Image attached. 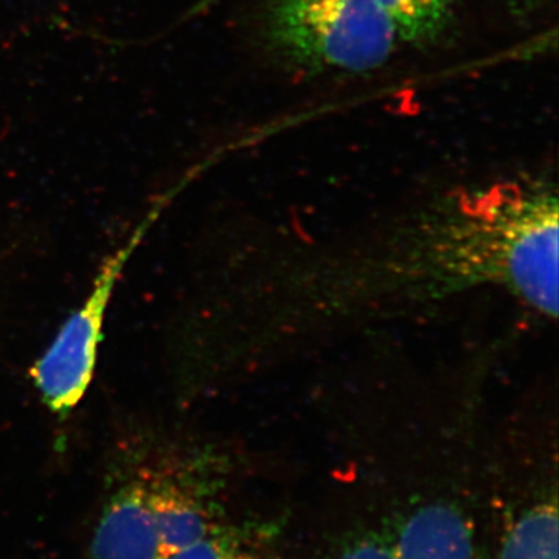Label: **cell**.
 <instances>
[{
	"label": "cell",
	"mask_w": 559,
	"mask_h": 559,
	"mask_svg": "<svg viewBox=\"0 0 559 559\" xmlns=\"http://www.w3.org/2000/svg\"><path fill=\"white\" fill-rule=\"evenodd\" d=\"M557 187L498 180L325 237L275 235L235 286V367L277 369L436 314L503 297L558 318Z\"/></svg>",
	"instance_id": "6da1fadb"
},
{
	"label": "cell",
	"mask_w": 559,
	"mask_h": 559,
	"mask_svg": "<svg viewBox=\"0 0 559 559\" xmlns=\"http://www.w3.org/2000/svg\"><path fill=\"white\" fill-rule=\"evenodd\" d=\"M257 33L272 58L307 73L371 72L399 40L378 0H264Z\"/></svg>",
	"instance_id": "7a4b0ae2"
},
{
	"label": "cell",
	"mask_w": 559,
	"mask_h": 559,
	"mask_svg": "<svg viewBox=\"0 0 559 559\" xmlns=\"http://www.w3.org/2000/svg\"><path fill=\"white\" fill-rule=\"evenodd\" d=\"M157 212L159 210L150 213L134 234L119 249L114 250L108 260L103 261L90 293L66 319L55 340L33 367L32 378L40 400L51 414L60 418L68 417L90 389L114 290L132 253L142 245L146 231L153 226Z\"/></svg>",
	"instance_id": "3957f363"
},
{
	"label": "cell",
	"mask_w": 559,
	"mask_h": 559,
	"mask_svg": "<svg viewBox=\"0 0 559 559\" xmlns=\"http://www.w3.org/2000/svg\"><path fill=\"white\" fill-rule=\"evenodd\" d=\"M390 522L396 559H481L473 521L451 496L417 495Z\"/></svg>",
	"instance_id": "277c9868"
},
{
	"label": "cell",
	"mask_w": 559,
	"mask_h": 559,
	"mask_svg": "<svg viewBox=\"0 0 559 559\" xmlns=\"http://www.w3.org/2000/svg\"><path fill=\"white\" fill-rule=\"evenodd\" d=\"M109 492L91 543V559H167L145 489L114 455Z\"/></svg>",
	"instance_id": "5b68a950"
},
{
	"label": "cell",
	"mask_w": 559,
	"mask_h": 559,
	"mask_svg": "<svg viewBox=\"0 0 559 559\" xmlns=\"http://www.w3.org/2000/svg\"><path fill=\"white\" fill-rule=\"evenodd\" d=\"M555 471L536 479L507 530L499 559H558Z\"/></svg>",
	"instance_id": "8992f818"
},
{
	"label": "cell",
	"mask_w": 559,
	"mask_h": 559,
	"mask_svg": "<svg viewBox=\"0 0 559 559\" xmlns=\"http://www.w3.org/2000/svg\"><path fill=\"white\" fill-rule=\"evenodd\" d=\"M167 559H280L274 533L263 525L219 524L204 538Z\"/></svg>",
	"instance_id": "52a82bcc"
},
{
	"label": "cell",
	"mask_w": 559,
	"mask_h": 559,
	"mask_svg": "<svg viewBox=\"0 0 559 559\" xmlns=\"http://www.w3.org/2000/svg\"><path fill=\"white\" fill-rule=\"evenodd\" d=\"M388 14L396 38L412 46H432L450 31L454 11L451 0H378Z\"/></svg>",
	"instance_id": "ba28073f"
},
{
	"label": "cell",
	"mask_w": 559,
	"mask_h": 559,
	"mask_svg": "<svg viewBox=\"0 0 559 559\" xmlns=\"http://www.w3.org/2000/svg\"><path fill=\"white\" fill-rule=\"evenodd\" d=\"M331 559H396L389 538L378 532L362 533L349 539Z\"/></svg>",
	"instance_id": "9c48e42d"
}]
</instances>
